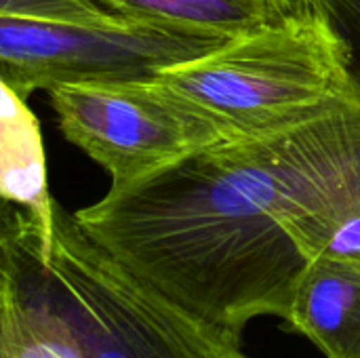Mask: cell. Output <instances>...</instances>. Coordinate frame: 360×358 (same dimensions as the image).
<instances>
[{"label": "cell", "instance_id": "1", "mask_svg": "<svg viewBox=\"0 0 360 358\" xmlns=\"http://www.w3.org/2000/svg\"><path fill=\"white\" fill-rule=\"evenodd\" d=\"M360 213V99L291 129L228 139L76 215L84 232L169 304L243 335L285 319L306 264Z\"/></svg>", "mask_w": 360, "mask_h": 358}, {"label": "cell", "instance_id": "2", "mask_svg": "<svg viewBox=\"0 0 360 358\" xmlns=\"http://www.w3.org/2000/svg\"><path fill=\"white\" fill-rule=\"evenodd\" d=\"M224 141L278 133L359 99L344 53L316 15H285L156 76Z\"/></svg>", "mask_w": 360, "mask_h": 358}, {"label": "cell", "instance_id": "3", "mask_svg": "<svg viewBox=\"0 0 360 358\" xmlns=\"http://www.w3.org/2000/svg\"><path fill=\"white\" fill-rule=\"evenodd\" d=\"M53 291L82 358H249L243 335L202 323L108 255L53 196L40 205Z\"/></svg>", "mask_w": 360, "mask_h": 358}, {"label": "cell", "instance_id": "4", "mask_svg": "<svg viewBox=\"0 0 360 358\" xmlns=\"http://www.w3.org/2000/svg\"><path fill=\"white\" fill-rule=\"evenodd\" d=\"M224 40L167 25L110 19L0 17V80L21 101L34 91L84 82H143Z\"/></svg>", "mask_w": 360, "mask_h": 358}, {"label": "cell", "instance_id": "5", "mask_svg": "<svg viewBox=\"0 0 360 358\" xmlns=\"http://www.w3.org/2000/svg\"><path fill=\"white\" fill-rule=\"evenodd\" d=\"M49 95L65 139L110 173L112 188L224 141L209 120L158 80L61 84Z\"/></svg>", "mask_w": 360, "mask_h": 358}, {"label": "cell", "instance_id": "6", "mask_svg": "<svg viewBox=\"0 0 360 358\" xmlns=\"http://www.w3.org/2000/svg\"><path fill=\"white\" fill-rule=\"evenodd\" d=\"M0 358H82L53 291L40 211L2 196Z\"/></svg>", "mask_w": 360, "mask_h": 358}, {"label": "cell", "instance_id": "7", "mask_svg": "<svg viewBox=\"0 0 360 358\" xmlns=\"http://www.w3.org/2000/svg\"><path fill=\"white\" fill-rule=\"evenodd\" d=\"M283 321L327 358H360V264L310 260Z\"/></svg>", "mask_w": 360, "mask_h": 358}, {"label": "cell", "instance_id": "8", "mask_svg": "<svg viewBox=\"0 0 360 358\" xmlns=\"http://www.w3.org/2000/svg\"><path fill=\"white\" fill-rule=\"evenodd\" d=\"M108 13L228 40L285 17L281 0H93Z\"/></svg>", "mask_w": 360, "mask_h": 358}, {"label": "cell", "instance_id": "9", "mask_svg": "<svg viewBox=\"0 0 360 358\" xmlns=\"http://www.w3.org/2000/svg\"><path fill=\"white\" fill-rule=\"evenodd\" d=\"M0 196L40 205L51 196L34 114L0 80Z\"/></svg>", "mask_w": 360, "mask_h": 358}, {"label": "cell", "instance_id": "10", "mask_svg": "<svg viewBox=\"0 0 360 358\" xmlns=\"http://www.w3.org/2000/svg\"><path fill=\"white\" fill-rule=\"evenodd\" d=\"M312 8L338 38L350 87L360 99V0H312Z\"/></svg>", "mask_w": 360, "mask_h": 358}, {"label": "cell", "instance_id": "11", "mask_svg": "<svg viewBox=\"0 0 360 358\" xmlns=\"http://www.w3.org/2000/svg\"><path fill=\"white\" fill-rule=\"evenodd\" d=\"M0 17H34L65 21L118 19L93 0H0Z\"/></svg>", "mask_w": 360, "mask_h": 358}, {"label": "cell", "instance_id": "12", "mask_svg": "<svg viewBox=\"0 0 360 358\" xmlns=\"http://www.w3.org/2000/svg\"><path fill=\"white\" fill-rule=\"evenodd\" d=\"M283 8L287 15H295V17H306V15H312L314 8H312V0H281Z\"/></svg>", "mask_w": 360, "mask_h": 358}]
</instances>
